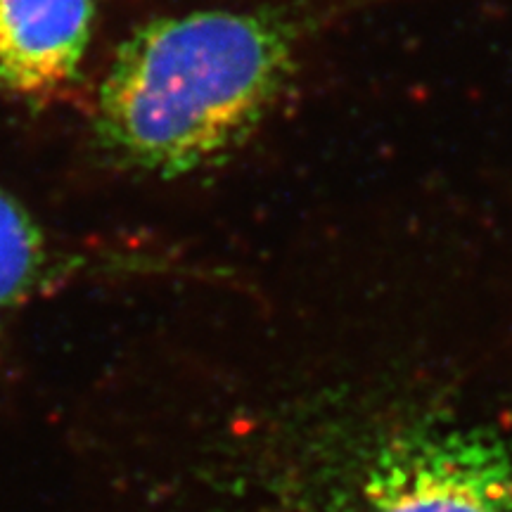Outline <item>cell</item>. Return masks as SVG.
<instances>
[{"label": "cell", "instance_id": "3957f363", "mask_svg": "<svg viewBox=\"0 0 512 512\" xmlns=\"http://www.w3.org/2000/svg\"><path fill=\"white\" fill-rule=\"evenodd\" d=\"M93 0H0V91L36 95L72 79Z\"/></svg>", "mask_w": 512, "mask_h": 512}, {"label": "cell", "instance_id": "6da1fadb", "mask_svg": "<svg viewBox=\"0 0 512 512\" xmlns=\"http://www.w3.org/2000/svg\"><path fill=\"white\" fill-rule=\"evenodd\" d=\"M337 15L328 3L297 0L145 24L100 86V143L166 178L216 164L264 124Z\"/></svg>", "mask_w": 512, "mask_h": 512}, {"label": "cell", "instance_id": "277c9868", "mask_svg": "<svg viewBox=\"0 0 512 512\" xmlns=\"http://www.w3.org/2000/svg\"><path fill=\"white\" fill-rule=\"evenodd\" d=\"M60 271L55 247L34 216L0 190V316L27 304Z\"/></svg>", "mask_w": 512, "mask_h": 512}, {"label": "cell", "instance_id": "7a4b0ae2", "mask_svg": "<svg viewBox=\"0 0 512 512\" xmlns=\"http://www.w3.org/2000/svg\"><path fill=\"white\" fill-rule=\"evenodd\" d=\"M344 512H512V453L475 434L411 437L368 465Z\"/></svg>", "mask_w": 512, "mask_h": 512}]
</instances>
